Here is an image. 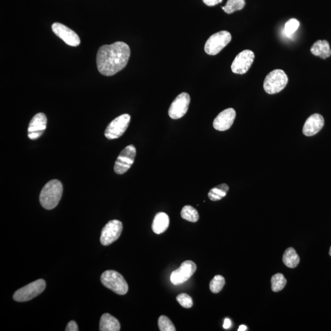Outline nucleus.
I'll use <instances>...</instances> for the list:
<instances>
[{
	"label": "nucleus",
	"mask_w": 331,
	"mask_h": 331,
	"mask_svg": "<svg viewBox=\"0 0 331 331\" xmlns=\"http://www.w3.org/2000/svg\"><path fill=\"white\" fill-rule=\"evenodd\" d=\"M131 54L129 47L118 41L100 47L96 55L97 70L102 75L112 76L125 69Z\"/></svg>",
	"instance_id": "1"
},
{
	"label": "nucleus",
	"mask_w": 331,
	"mask_h": 331,
	"mask_svg": "<svg viewBox=\"0 0 331 331\" xmlns=\"http://www.w3.org/2000/svg\"><path fill=\"white\" fill-rule=\"evenodd\" d=\"M63 193V185L58 180H52L44 186L41 191L40 202L47 210L54 209L58 205Z\"/></svg>",
	"instance_id": "2"
},
{
	"label": "nucleus",
	"mask_w": 331,
	"mask_h": 331,
	"mask_svg": "<svg viewBox=\"0 0 331 331\" xmlns=\"http://www.w3.org/2000/svg\"><path fill=\"white\" fill-rule=\"evenodd\" d=\"M101 281L105 287L117 294L125 295L128 291V283L122 275L117 271H105L102 275Z\"/></svg>",
	"instance_id": "3"
},
{
	"label": "nucleus",
	"mask_w": 331,
	"mask_h": 331,
	"mask_svg": "<svg viewBox=\"0 0 331 331\" xmlns=\"http://www.w3.org/2000/svg\"><path fill=\"white\" fill-rule=\"evenodd\" d=\"M288 82V76L283 70H275L266 77L263 87L267 93L276 94L284 89Z\"/></svg>",
	"instance_id": "4"
},
{
	"label": "nucleus",
	"mask_w": 331,
	"mask_h": 331,
	"mask_svg": "<svg viewBox=\"0 0 331 331\" xmlns=\"http://www.w3.org/2000/svg\"><path fill=\"white\" fill-rule=\"evenodd\" d=\"M46 283L43 279H39L29 283L15 292L13 299L17 302H26L36 297L44 291Z\"/></svg>",
	"instance_id": "5"
},
{
	"label": "nucleus",
	"mask_w": 331,
	"mask_h": 331,
	"mask_svg": "<svg viewBox=\"0 0 331 331\" xmlns=\"http://www.w3.org/2000/svg\"><path fill=\"white\" fill-rule=\"evenodd\" d=\"M230 32L221 31L212 35L206 41L205 51L210 55H215L220 53L231 41Z\"/></svg>",
	"instance_id": "6"
},
{
	"label": "nucleus",
	"mask_w": 331,
	"mask_h": 331,
	"mask_svg": "<svg viewBox=\"0 0 331 331\" xmlns=\"http://www.w3.org/2000/svg\"><path fill=\"white\" fill-rule=\"evenodd\" d=\"M131 120L129 114H125L115 118L109 124L105 130V137L109 140H115L125 134Z\"/></svg>",
	"instance_id": "7"
},
{
	"label": "nucleus",
	"mask_w": 331,
	"mask_h": 331,
	"mask_svg": "<svg viewBox=\"0 0 331 331\" xmlns=\"http://www.w3.org/2000/svg\"><path fill=\"white\" fill-rule=\"evenodd\" d=\"M137 155V149L134 145H129L120 152L115 162V173L119 174H125L131 167Z\"/></svg>",
	"instance_id": "8"
},
{
	"label": "nucleus",
	"mask_w": 331,
	"mask_h": 331,
	"mask_svg": "<svg viewBox=\"0 0 331 331\" xmlns=\"http://www.w3.org/2000/svg\"><path fill=\"white\" fill-rule=\"evenodd\" d=\"M123 230V224L120 221H109L102 229L100 241L103 245L108 246L120 238Z\"/></svg>",
	"instance_id": "9"
},
{
	"label": "nucleus",
	"mask_w": 331,
	"mask_h": 331,
	"mask_svg": "<svg viewBox=\"0 0 331 331\" xmlns=\"http://www.w3.org/2000/svg\"><path fill=\"white\" fill-rule=\"evenodd\" d=\"M196 264L190 260L182 262L180 268L171 274V282L175 285L182 284L190 279L196 272Z\"/></svg>",
	"instance_id": "10"
},
{
	"label": "nucleus",
	"mask_w": 331,
	"mask_h": 331,
	"mask_svg": "<svg viewBox=\"0 0 331 331\" xmlns=\"http://www.w3.org/2000/svg\"><path fill=\"white\" fill-rule=\"evenodd\" d=\"M255 60V54L250 50H245L236 56L231 64L232 72L238 75H244L250 69Z\"/></svg>",
	"instance_id": "11"
},
{
	"label": "nucleus",
	"mask_w": 331,
	"mask_h": 331,
	"mask_svg": "<svg viewBox=\"0 0 331 331\" xmlns=\"http://www.w3.org/2000/svg\"><path fill=\"white\" fill-rule=\"evenodd\" d=\"M190 103V96L187 93H182L174 100L169 109L170 117L176 120L180 119L187 113Z\"/></svg>",
	"instance_id": "12"
},
{
	"label": "nucleus",
	"mask_w": 331,
	"mask_h": 331,
	"mask_svg": "<svg viewBox=\"0 0 331 331\" xmlns=\"http://www.w3.org/2000/svg\"><path fill=\"white\" fill-rule=\"evenodd\" d=\"M53 32L70 46H78L81 40L76 32L60 23L55 22L52 25Z\"/></svg>",
	"instance_id": "13"
},
{
	"label": "nucleus",
	"mask_w": 331,
	"mask_h": 331,
	"mask_svg": "<svg viewBox=\"0 0 331 331\" xmlns=\"http://www.w3.org/2000/svg\"><path fill=\"white\" fill-rule=\"evenodd\" d=\"M47 127V117L44 113L35 115L29 122L28 137L31 140H37L43 135Z\"/></svg>",
	"instance_id": "14"
},
{
	"label": "nucleus",
	"mask_w": 331,
	"mask_h": 331,
	"mask_svg": "<svg viewBox=\"0 0 331 331\" xmlns=\"http://www.w3.org/2000/svg\"><path fill=\"white\" fill-rule=\"evenodd\" d=\"M236 113L234 109L228 108L221 112L213 122L215 129L220 131H226L233 125L236 119Z\"/></svg>",
	"instance_id": "15"
},
{
	"label": "nucleus",
	"mask_w": 331,
	"mask_h": 331,
	"mask_svg": "<svg viewBox=\"0 0 331 331\" xmlns=\"http://www.w3.org/2000/svg\"><path fill=\"white\" fill-rule=\"evenodd\" d=\"M324 125V120L321 115L314 114L310 115L303 126V134L306 137H312L317 134L323 128Z\"/></svg>",
	"instance_id": "16"
},
{
	"label": "nucleus",
	"mask_w": 331,
	"mask_h": 331,
	"mask_svg": "<svg viewBox=\"0 0 331 331\" xmlns=\"http://www.w3.org/2000/svg\"><path fill=\"white\" fill-rule=\"evenodd\" d=\"M170 225V218L164 212H159L153 219L152 228L156 235H160L167 230Z\"/></svg>",
	"instance_id": "17"
},
{
	"label": "nucleus",
	"mask_w": 331,
	"mask_h": 331,
	"mask_svg": "<svg viewBox=\"0 0 331 331\" xmlns=\"http://www.w3.org/2000/svg\"><path fill=\"white\" fill-rule=\"evenodd\" d=\"M120 324L117 319L113 316L105 313L102 315L100 322V330L101 331H119Z\"/></svg>",
	"instance_id": "18"
},
{
	"label": "nucleus",
	"mask_w": 331,
	"mask_h": 331,
	"mask_svg": "<svg viewBox=\"0 0 331 331\" xmlns=\"http://www.w3.org/2000/svg\"><path fill=\"white\" fill-rule=\"evenodd\" d=\"M310 52L313 55L324 60L331 55L329 44L326 40L316 41L310 49Z\"/></svg>",
	"instance_id": "19"
},
{
	"label": "nucleus",
	"mask_w": 331,
	"mask_h": 331,
	"mask_svg": "<svg viewBox=\"0 0 331 331\" xmlns=\"http://www.w3.org/2000/svg\"><path fill=\"white\" fill-rule=\"evenodd\" d=\"M283 262L289 268L293 269L297 267L300 258L293 248L289 247L285 250L283 256Z\"/></svg>",
	"instance_id": "20"
},
{
	"label": "nucleus",
	"mask_w": 331,
	"mask_h": 331,
	"mask_svg": "<svg viewBox=\"0 0 331 331\" xmlns=\"http://www.w3.org/2000/svg\"><path fill=\"white\" fill-rule=\"evenodd\" d=\"M229 190L228 185L226 184L218 185L209 191L208 196L212 202H217L225 197Z\"/></svg>",
	"instance_id": "21"
},
{
	"label": "nucleus",
	"mask_w": 331,
	"mask_h": 331,
	"mask_svg": "<svg viewBox=\"0 0 331 331\" xmlns=\"http://www.w3.org/2000/svg\"><path fill=\"white\" fill-rule=\"evenodd\" d=\"M181 217L183 219L193 223L197 222L200 218L197 210L191 206H185L183 208L181 211Z\"/></svg>",
	"instance_id": "22"
},
{
	"label": "nucleus",
	"mask_w": 331,
	"mask_h": 331,
	"mask_svg": "<svg viewBox=\"0 0 331 331\" xmlns=\"http://www.w3.org/2000/svg\"><path fill=\"white\" fill-rule=\"evenodd\" d=\"M245 0H227L222 10L227 14H232L236 11H240L245 7Z\"/></svg>",
	"instance_id": "23"
},
{
	"label": "nucleus",
	"mask_w": 331,
	"mask_h": 331,
	"mask_svg": "<svg viewBox=\"0 0 331 331\" xmlns=\"http://www.w3.org/2000/svg\"><path fill=\"white\" fill-rule=\"evenodd\" d=\"M286 284V280L282 274L278 273L271 278L272 290L279 292L282 290Z\"/></svg>",
	"instance_id": "24"
},
{
	"label": "nucleus",
	"mask_w": 331,
	"mask_h": 331,
	"mask_svg": "<svg viewBox=\"0 0 331 331\" xmlns=\"http://www.w3.org/2000/svg\"><path fill=\"white\" fill-rule=\"evenodd\" d=\"M225 285V280L220 275L215 276L210 283L209 287L213 293H218Z\"/></svg>",
	"instance_id": "25"
},
{
	"label": "nucleus",
	"mask_w": 331,
	"mask_h": 331,
	"mask_svg": "<svg viewBox=\"0 0 331 331\" xmlns=\"http://www.w3.org/2000/svg\"><path fill=\"white\" fill-rule=\"evenodd\" d=\"M158 327L161 331H176V329L174 326L173 322L169 318L164 315L161 316L158 319Z\"/></svg>",
	"instance_id": "26"
},
{
	"label": "nucleus",
	"mask_w": 331,
	"mask_h": 331,
	"mask_svg": "<svg viewBox=\"0 0 331 331\" xmlns=\"http://www.w3.org/2000/svg\"><path fill=\"white\" fill-rule=\"evenodd\" d=\"M300 25V23L297 19H291L285 23V32L288 37L290 36L292 34L297 30Z\"/></svg>",
	"instance_id": "27"
},
{
	"label": "nucleus",
	"mask_w": 331,
	"mask_h": 331,
	"mask_svg": "<svg viewBox=\"0 0 331 331\" xmlns=\"http://www.w3.org/2000/svg\"><path fill=\"white\" fill-rule=\"evenodd\" d=\"M177 301L183 307L186 309H190L193 306V300L187 294L182 293L177 296Z\"/></svg>",
	"instance_id": "28"
},
{
	"label": "nucleus",
	"mask_w": 331,
	"mask_h": 331,
	"mask_svg": "<svg viewBox=\"0 0 331 331\" xmlns=\"http://www.w3.org/2000/svg\"><path fill=\"white\" fill-rule=\"evenodd\" d=\"M66 331H78L79 330V328L78 324L76 323L75 321H71L69 322V324H68L67 326L66 327V329H65Z\"/></svg>",
	"instance_id": "29"
},
{
	"label": "nucleus",
	"mask_w": 331,
	"mask_h": 331,
	"mask_svg": "<svg viewBox=\"0 0 331 331\" xmlns=\"http://www.w3.org/2000/svg\"><path fill=\"white\" fill-rule=\"evenodd\" d=\"M203 2L208 7H214L222 2L223 0H203Z\"/></svg>",
	"instance_id": "30"
},
{
	"label": "nucleus",
	"mask_w": 331,
	"mask_h": 331,
	"mask_svg": "<svg viewBox=\"0 0 331 331\" xmlns=\"http://www.w3.org/2000/svg\"><path fill=\"white\" fill-rule=\"evenodd\" d=\"M230 326H231V321H230L229 318H226L225 320H224L223 324L224 329H229Z\"/></svg>",
	"instance_id": "31"
},
{
	"label": "nucleus",
	"mask_w": 331,
	"mask_h": 331,
	"mask_svg": "<svg viewBox=\"0 0 331 331\" xmlns=\"http://www.w3.org/2000/svg\"><path fill=\"white\" fill-rule=\"evenodd\" d=\"M247 330V326H245V325H241V326H239L238 331H245Z\"/></svg>",
	"instance_id": "32"
},
{
	"label": "nucleus",
	"mask_w": 331,
	"mask_h": 331,
	"mask_svg": "<svg viewBox=\"0 0 331 331\" xmlns=\"http://www.w3.org/2000/svg\"><path fill=\"white\" fill-rule=\"evenodd\" d=\"M329 255L331 256V247H330V250H329Z\"/></svg>",
	"instance_id": "33"
}]
</instances>
